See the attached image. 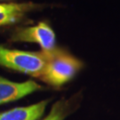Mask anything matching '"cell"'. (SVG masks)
I'll use <instances>...</instances> for the list:
<instances>
[{
  "label": "cell",
  "mask_w": 120,
  "mask_h": 120,
  "mask_svg": "<svg viewBox=\"0 0 120 120\" xmlns=\"http://www.w3.org/2000/svg\"><path fill=\"white\" fill-rule=\"evenodd\" d=\"M40 89L42 86L32 80L13 82L0 77V105L20 100Z\"/></svg>",
  "instance_id": "4"
},
{
  "label": "cell",
  "mask_w": 120,
  "mask_h": 120,
  "mask_svg": "<svg viewBox=\"0 0 120 120\" xmlns=\"http://www.w3.org/2000/svg\"><path fill=\"white\" fill-rule=\"evenodd\" d=\"M33 8V4L28 3L0 4V27L19 22L26 13Z\"/></svg>",
  "instance_id": "6"
},
{
  "label": "cell",
  "mask_w": 120,
  "mask_h": 120,
  "mask_svg": "<svg viewBox=\"0 0 120 120\" xmlns=\"http://www.w3.org/2000/svg\"><path fill=\"white\" fill-rule=\"evenodd\" d=\"M49 100L25 107L13 108L6 111L0 112V120H38L44 115Z\"/></svg>",
  "instance_id": "5"
},
{
  "label": "cell",
  "mask_w": 120,
  "mask_h": 120,
  "mask_svg": "<svg viewBox=\"0 0 120 120\" xmlns=\"http://www.w3.org/2000/svg\"><path fill=\"white\" fill-rule=\"evenodd\" d=\"M13 41L38 44L45 52L52 51L55 48V33L45 22L19 29L13 34Z\"/></svg>",
  "instance_id": "3"
},
{
  "label": "cell",
  "mask_w": 120,
  "mask_h": 120,
  "mask_svg": "<svg viewBox=\"0 0 120 120\" xmlns=\"http://www.w3.org/2000/svg\"><path fill=\"white\" fill-rule=\"evenodd\" d=\"M68 107L69 105L63 100L57 101L44 120H64L69 112Z\"/></svg>",
  "instance_id": "7"
},
{
  "label": "cell",
  "mask_w": 120,
  "mask_h": 120,
  "mask_svg": "<svg viewBox=\"0 0 120 120\" xmlns=\"http://www.w3.org/2000/svg\"><path fill=\"white\" fill-rule=\"evenodd\" d=\"M46 52V64L39 78L52 86H60L69 82L83 66L80 60L61 49L55 47Z\"/></svg>",
  "instance_id": "1"
},
{
  "label": "cell",
  "mask_w": 120,
  "mask_h": 120,
  "mask_svg": "<svg viewBox=\"0 0 120 120\" xmlns=\"http://www.w3.org/2000/svg\"><path fill=\"white\" fill-rule=\"evenodd\" d=\"M47 60V52L9 49L0 45V66L40 77Z\"/></svg>",
  "instance_id": "2"
}]
</instances>
